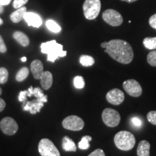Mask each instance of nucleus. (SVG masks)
I'll use <instances>...</instances> for the list:
<instances>
[{
  "instance_id": "1",
  "label": "nucleus",
  "mask_w": 156,
  "mask_h": 156,
  "mask_svg": "<svg viewBox=\"0 0 156 156\" xmlns=\"http://www.w3.org/2000/svg\"><path fill=\"white\" fill-rule=\"evenodd\" d=\"M105 52L112 58L123 64L131 63L134 58V52L131 45L121 39H113L101 44Z\"/></svg>"
},
{
  "instance_id": "2",
  "label": "nucleus",
  "mask_w": 156,
  "mask_h": 156,
  "mask_svg": "<svg viewBox=\"0 0 156 156\" xmlns=\"http://www.w3.org/2000/svg\"><path fill=\"white\" fill-rule=\"evenodd\" d=\"M41 50L43 54H47V60L51 62H54L58 57H64L67 55V51L63 50V46L55 40L43 43L41 45Z\"/></svg>"
},
{
  "instance_id": "3",
  "label": "nucleus",
  "mask_w": 156,
  "mask_h": 156,
  "mask_svg": "<svg viewBox=\"0 0 156 156\" xmlns=\"http://www.w3.org/2000/svg\"><path fill=\"white\" fill-rule=\"evenodd\" d=\"M114 144L117 148L123 151H129L134 147L136 140L134 134L128 131H121L114 136Z\"/></svg>"
},
{
  "instance_id": "4",
  "label": "nucleus",
  "mask_w": 156,
  "mask_h": 156,
  "mask_svg": "<svg viewBox=\"0 0 156 156\" xmlns=\"http://www.w3.org/2000/svg\"><path fill=\"white\" fill-rule=\"evenodd\" d=\"M83 9L85 18L90 20H95L101 12V0H85Z\"/></svg>"
},
{
  "instance_id": "5",
  "label": "nucleus",
  "mask_w": 156,
  "mask_h": 156,
  "mask_svg": "<svg viewBox=\"0 0 156 156\" xmlns=\"http://www.w3.org/2000/svg\"><path fill=\"white\" fill-rule=\"evenodd\" d=\"M102 120L108 127H116L119 124L121 116L117 111L111 108H106L102 112Z\"/></svg>"
},
{
  "instance_id": "6",
  "label": "nucleus",
  "mask_w": 156,
  "mask_h": 156,
  "mask_svg": "<svg viewBox=\"0 0 156 156\" xmlns=\"http://www.w3.org/2000/svg\"><path fill=\"white\" fill-rule=\"evenodd\" d=\"M38 152L41 156H61L53 142L46 138L42 139L39 142Z\"/></svg>"
},
{
  "instance_id": "7",
  "label": "nucleus",
  "mask_w": 156,
  "mask_h": 156,
  "mask_svg": "<svg viewBox=\"0 0 156 156\" xmlns=\"http://www.w3.org/2000/svg\"><path fill=\"white\" fill-rule=\"evenodd\" d=\"M102 18L107 24L113 27L120 26L123 23V17L118 11L113 9H108L102 14Z\"/></svg>"
},
{
  "instance_id": "8",
  "label": "nucleus",
  "mask_w": 156,
  "mask_h": 156,
  "mask_svg": "<svg viewBox=\"0 0 156 156\" xmlns=\"http://www.w3.org/2000/svg\"><path fill=\"white\" fill-rule=\"evenodd\" d=\"M62 126L66 129L71 131H80L83 129L85 123L80 117L72 115L64 119L62 122Z\"/></svg>"
},
{
  "instance_id": "9",
  "label": "nucleus",
  "mask_w": 156,
  "mask_h": 156,
  "mask_svg": "<svg viewBox=\"0 0 156 156\" xmlns=\"http://www.w3.org/2000/svg\"><path fill=\"white\" fill-rule=\"evenodd\" d=\"M47 101V95H44L42 98H38L35 100L28 101L23 106V110L29 112L31 114H36L41 112V109L44 107V103Z\"/></svg>"
},
{
  "instance_id": "10",
  "label": "nucleus",
  "mask_w": 156,
  "mask_h": 156,
  "mask_svg": "<svg viewBox=\"0 0 156 156\" xmlns=\"http://www.w3.org/2000/svg\"><path fill=\"white\" fill-rule=\"evenodd\" d=\"M123 87L127 94L132 97H140L142 95V88L141 85L135 80L131 79L124 81Z\"/></svg>"
},
{
  "instance_id": "11",
  "label": "nucleus",
  "mask_w": 156,
  "mask_h": 156,
  "mask_svg": "<svg viewBox=\"0 0 156 156\" xmlns=\"http://www.w3.org/2000/svg\"><path fill=\"white\" fill-rule=\"evenodd\" d=\"M0 128L4 134L7 135H13L18 130V125L12 118L5 117L0 122Z\"/></svg>"
},
{
  "instance_id": "12",
  "label": "nucleus",
  "mask_w": 156,
  "mask_h": 156,
  "mask_svg": "<svg viewBox=\"0 0 156 156\" xmlns=\"http://www.w3.org/2000/svg\"><path fill=\"white\" fill-rule=\"evenodd\" d=\"M106 100L111 104L119 106L124 101V94L118 88H114L109 90L106 94Z\"/></svg>"
},
{
  "instance_id": "13",
  "label": "nucleus",
  "mask_w": 156,
  "mask_h": 156,
  "mask_svg": "<svg viewBox=\"0 0 156 156\" xmlns=\"http://www.w3.org/2000/svg\"><path fill=\"white\" fill-rule=\"evenodd\" d=\"M24 20L28 26H33L34 28H39L42 25L41 17L38 14L32 12H28L25 13Z\"/></svg>"
},
{
  "instance_id": "14",
  "label": "nucleus",
  "mask_w": 156,
  "mask_h": 156,
  "mask_svg": "<svg viewBox=\"0 0 156 156\" xmlns=\"http://www.w3.org/2000/svg\"><path fill=\"white\" fill-rule=\"evenodd\" d=\"M30 70L35 79L40 80L43 73L44 72L42 62L38 59L33 61L30 64Z\"/></svg>"
},
{
  "instance_id": "15",
  "label": "nucleus",
  "mask_w": 156,
  "mask_h": 156,
  "mask_svg": "<svg viewBox=\"0 0 156 156\" xmlns=\"http://www.w3.org/2000/svg\"><path fill=\"white\" fill-rule=\"evenodd\" d=\"M41 85L44 90H48L52 86L53 83V76L48 71L44 72L41 77Z\"/></svg>"
},
{
  "instance_id": "16",
  "label": "nucleus",
  "mask_w": 156,
  "mask_h": 156,
  "mask_svg": "<svg viewBox=\"0 0 156 156\" xmlns=\"http://www.w3.org/2000/svg\"><path fill=\"white\" fill-rule=\"evenodd\" d=\"M151 144L147 140H142L140 142L136 149L137 156H150Z\"/></svg>"
},
{
  "instance_id": "17",
  "label": "nucleus",
  "mask_w": 156,
  "mask_h": 156,
  "mask_svg": "<svg viewBox=\"0 0 156 156\" xmlns=\"http://www.w3.org/2000/svg\"><path fill=\"white\" fill-rule=\"evenodd\" d=\"M27 12V8L25 7H20V8L17 9L16 11L13 12L10 15V19L14 23H17L20 22L23 19H24V15Z\"/></svg>"
},
{
  "instance_id": "18",
  "label": "nucleus",
  "mask_w": 156,
  "mask_h": 156,
  "mask_svg": "<svg viewBox=\"0 0 156 156\" xmlns=\"http://www.w3.org/2000/svg\"><path fill=\"white\" fill-rule=\"evenodd\" d=\"M62 148L64 151L67 152H75L77 151L75 143L69 136H64L62 140Z\"/></svg>"
},
{
  "instance_id": "19",
  "label": "nucleus",
  "mask_w": 156,
  "mask_h": 156,
  "mask_svg": "<svg viewBox=\"0 0 156 156\" xmlns=\"http://www.w3.org/2000/svg\"><path fill=\"white\" fill-rule=\"evenodd\" d=\"M13 38L19 43L21 46L26 47L30 44V40L28 37L25 35L24 33L20 32V31H15L13 34Z\"/></svg>"
},
{
  "instance_id": "20",
  "label": "nucleus",
  "mask_w": 156,
  "mask_h": 156,
  "mask_svg": "<svg viewBox=\"0 0 156 156\" xmlns=\"http://www.w3.org/2000/svg\"><path fill=\"white\" fill-rule=\"evenodd\" d=\"M44 93L41 90V89L39 87H35L34 88L32 86L29 87L28 90H27V97L30 98L31 96H34L36 98H42L44 96Z\"/></svg>"
},
{
  "instance_id": "21",
  "label": "nucleus",
  "mask_w": 156,
  "mask_h": 156,
  "mask_svg": "<svg viewBox=\"0 0 156 156\" xmlns=\"http://www.w3.org/2000/svg\"><path fill=\"white\" fill-rule=\"evenodd\" d=\"M46 28H47L48 30L51 31V32L54 33V34H58V33H59L62 30L61 27H60L55 21L53 20H46Z\"/></svg>"
},
{
  "instance_id": "22",
  "label": "nucleus",
  "mask_w": 156,
  "mask_h": 156,
  "mask_svg": "<svg viewBox=\"0 0 156 156\" xmlns=\"http://www.w3.org/2000/svg\"><path fill=\"white\" fill-rule=\"evenodd\" d=\"M145 47L150 50L156 49V37H147L143 40Z\"/></svg>"
},
{
  "instance_id": "23",
  "label": "nucleus",
  "mask_w": 156,
  "mask_h": 156,
  "mask_svg": "<svg viewBox=\"0 0 156 156\" xmlns=\"http://www.w3.org/2000/svg\"><path fill=\"white\" fill-rule=\"evenodd\" d=\"M80 62L84 67H90L94 64L95 59L90 56L82 55L80 58Z\"/></svg>"
},
{
  "instance_id": "24",
  "label": "nucleus",
  "mask_w": 156,
  "mask_h": 156,
  "mask_svg": "<svg viewBox=\"0 0 156 156\" xmlns=\"http://www.w3.org/2000/svg\"><path fill=\"white\" fill-rule=\"evenodd\" d=\"M92 141V137L90 136L86 135L82 138L80 142L78 144V147L80 150H87L90 147V142Z\"/></svg>"
},
{
  "instance_id": "25",
  "label": "nucleus",
  "mask_w": 156,
  "mask_h": 156,
  "mask_svg": "<svg viewBox=\"0 0 156 156\" xmlns=\"http://www.w3.org/2000/svg\"><path fill=\"white\" fill-rule=\"evenodd\" d=\"M28 75H29V70L28 68L23 67L22 69H20L18 73H17L15 79H16L17 81L22 82L23 80H25L28 77Z\"/></svg>"
},
{
  "instance_id": "26",
  "label": "nucleus",
  "mask_w": 156,
  "mask_h": 156,
  "mask_svg": "<svg viewBox=\"0 0 156 156\" xmlns=\"http://www.w3.org/2000/svg\"><path fill=\"white\" fill-rule=\"evenodd\" d=\"M9 73L5 67H0V83L4 84L8 80Z\"/></svg>"
},
{
  "instance_id": "27",
  "label": "nucleus",
  "mask_w": 156,
  "mask_h": 156,
  "mask_svg": "<svg viewBox=\"0 0 156 156\" xmlns=\"http://www.w3.org/2000/svg\"><path fill=\"white\" fill-rule=\"evenodd\" d=\"M74 85L77 89H82L85 87V80L82 76H76L74 78Z\"/></svg>"
},
{
  "instance_id": "28",
  "label": "nucleus",
  "mask_w": 156,
  "mask_h": 156,
  "mask_svg": "<svg viewBox=\"0 0 156 156\" xmlns=\"http://www.w3.org/2000/svg\"><path fill=\"white\" fill-rule=\"evenodd\" d=\"M147 60L150 65L152 67H156V49L147 54Z\"/></svg>"
},
{
  "instance_id": "29",
  "label": "nucleus",
  "mask_w": 156,
  "mask_h": 156,
  "mask_svg": "<svg viewBox=\"0 0 156 156\" xmlns=\"http://www.w3.org/2000/svg\"><path fill=\"white\" fill-rule=\"evenodd\" d=\"M147 119L151 124L156 125V111H151L147 114Z\"/></svg>"
},
{
  "instance_id": "30",
  "label": "nucleus",
  "mask_w": 156,
  "mask_h": 156,
  "mask_svg": "<svg viewBox=\"0 0 156 156\" xmlns=\"http://www.w3.org/2000/svg\"><path fill=\"white\" fill-rule=\"evenodd\" d=\"M28 2V0H14L13 2V7L15 9H19L24 6Z\"/></svg>"
},
{
  "instance_id": "31",
  "label": "nucleus",
  "mask_w": 156,
  "mask_h": 156,
  "mask_svg": "<svg viewBox=\"0 0 156 156\" xmlns=\"http://www.w3.org/2000/svg\"><path fill=\"white\" fill-rule=\"evenodd\" d=\"M88 156H106L104 152L101 149H96L95 151L92 152Z\"/></svg>"
},
{
  "instance_id": "32",
  "label": "nucleus",
  "mask_w": 156,
  "mask_h": 156,
  "mask_svg": "<svg viewBox=\"0 0 156 156\" xmlns=\"http://www.w3.org/2000/svg\"><path fill=\"white\" fill-rule=\"evenodd\" d=\"M27 90H23V91H20V92L19 96H18V100L20 102H24L25 100L27 99Z\"/></svg>"
},
{
  "instance_id": "33",
  "label": "nucleus",
  "mask_w": 156,
  "mask_h": 156,
  "mask_svg": "<svg viewBox=\"0 0 156 156\" xmlns=\"http://www.w3.org/2000/svg\"><path fill=\"white\" fill-rule=\"evenodd\" d=\"M149 24L151 25V27L156 29V13L155 15H152L149 19Z\"/></svg>"
},
{
  "instance_id": "34",
  "label": "nucleus",
  "mask_w": 156,
  "mask_h": 156,
  "mask_svg": "<svg viewBox=\"0 0 156 156\" xmlns=\"http://www.w3.org/2000/svg\"><path fill=\"white\" fill-rule=\"evenodd\" d=\"M7 51V46L4 42L2 37L0 36V52L1 53H5Z\"/></svg>"
},
{
  "instance_id": "35",
  "label": "nucleus",
  "mask_w": 156,
  "mask_h": 156,
  "mask_svg": "<svg viewBox=\"0 0 156 156\" xmlns=\"http://www.w3.org/2000/svg\"><path fill=\"white\" fill-rule=\"evenodd\" d=\"M132 122L134 126H137V127H140L142 125L141 120L139 118H136V117H134V118L132 119Z\"/></svg>"
},
{
  "instance_id": "36",
  "label": "nucleus",
  "mask_w": 156,
  "mask_h": 156,
  "mask_svg": "<svg viewBox=\"0 0 156 156\" xmlns=\"http://www.w3.org/2000/svg\"><path fill=\"white\" fill-rule=\"evenodd\" d=\"M5 106H6L5 101H4L2 98H0V112H2L4 109H5Z\"/></svg>"
},
{
  "instance_id": "37",
  "label": "nucleus",
  "mask_w": 156,
  "mask_h": 156,
  "mask_svg": "<svg viewBox=\"0 0 156 156\" xmlns=\"http://www.w3.org/2000/svg\"><path fill=\"white\" fill-rule=\"evenodd\" d=\"M11 2V0H0V4L2 6H7Z\"/></svg>"
},
{
  "instance_id": "38",
  "label": "nucleus",
  "mask_w": 156,
  "mask_h": 156,
  "mask_svg": "<svg viewBox=\"0 0 156 156\" xmlns=\"http://www.w3.org/2000/svg\"><path fill=\"white\" fill-rule=\"evenodd\" d=\"M122 2H128V3H132V2H134L137 1V0H121Z\"/></svg>"
},
{
  "instance_id": "39",
  "label": "nucleus",
  "mask_w": 156,
  "mask_h": 156,
  "mask_svg": "<svg viewBox=\"0 0 156 156\" xmlns=\"http://www.w3.org/2000/svg\"><path fill=\"white\" fill-rule=\"evenodd\" d=\"M3 11H4V7H3V6L1 4H0V13H2Z\"/></svg>"
},
{
  "instance_id": "40",
  "label": "nucleus",
  "mask_w": 156,
  "mask_h": 156,
  "mask_svg": "<svg viewBox=\"0 0 156 156\" xmlns=\"http://www.w3.org/2000/svg\"><path fill=\"white\" fill-rule=\"evenodd\" d=\"M26 60H27V58H26V57H25V56H23V57H22V58H21V61H22V62H26Z\"/></svg>"
},
{
  "instance_id": "41",
  "label": "nucleus",
  "mask_w": 156,
  "mask_h": 156,
  "mask_svg": "<svg viewBox=\"0 0 156 156\" xmlns=\"http://www.w3.org/2000/svg\"><path fill=\"white\" fill-rule=\"evenodd\" d=\"M2 24H3V20L0 18V25H2Z\"/></svg>"
},
{
  "instance_id": "42",
  "label": "nucleus",
  "mask_w": 156,
  "mask_h": 156,
  "mask_svg": "<svg viewBox=\"0 0 156 156\" xmlns=\"http://www.w3.org/2000/svg\"><path fill=\"white\" fill-rule=\"evenodd\" d=\"M2 90L1 87H0V95L2 94Z\"/></svg>"
}]
</instances>
